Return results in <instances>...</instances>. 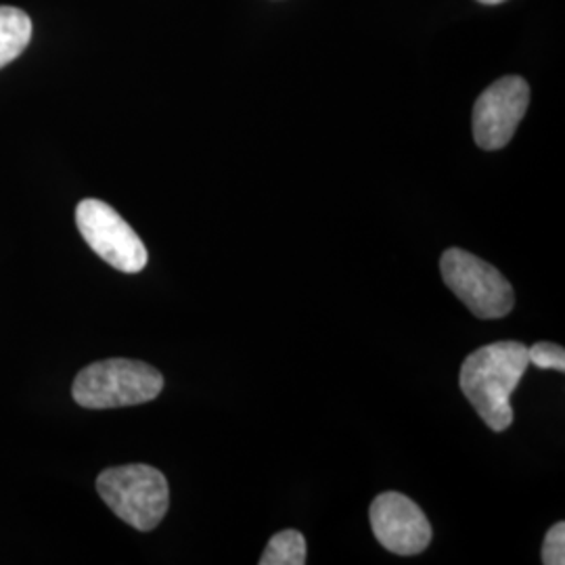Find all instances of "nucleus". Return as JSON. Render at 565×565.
<instances>
[{
    "instance_id": "nucleus-1",
    "label": "nucleus",
    "mask_w": 565,
    "mask_h": 565,
    "mask_svg": "<svg viewBox=\"0 0 565 565\" xmlns=\"http://www.w3.org/2000/svg\"><path fill=\"white\" fill-rule=\"evenodd\" d=\"M527 364V348L511 340L484 345L465 359L459 384L492 431H505L513 424L511 394Z\"/></svg>"
},
{
    "instance_id": "nucleus-2",
    "label": "nucleus",
    "mask_w": 565,
    "mask_h": 565,
    "mask_svg": "<svg viewBox=\"0 0 565 565\" xmlns=\"http://www.w3.org/2000/svg\"><path fill=\"white\" fill-rule=\"evenodd\" d=\"M163 390L162 373L141 361L109 359L84 366L74 380V401L84 408H120L151 403Z\"/></svg>"
},
{
    "instance_id": "nucleus-3",
    "label": "nucleus",
    "mask_w": 565,
    "mask_h": 565,
    "mask_svg": "<svg viewBox=\"0 0 565 565\" xmlns=\"http://www.w3.org/2000/svg\"><path fill=\"white\" fill-rule=\"evenodd\" d=\"M97 492L121 522L141 532L158 527L170 505L168 480L149 465H121L105 469Z\"/></svg>"
},
{
    "instance_id": "nucleus-4",
    "label": "nucleus",
    "mask_w": 565,
    "mask_h": 565,
    "mask_svg": "<svg viewBox=\"0 0 565 565\" xmlns=\"http://www.w3.org/2000/svg\"><path fill=\"white\" fill-rule=\"evenodd\" d=\"M440 270L448 289L469 308L478 319H503L513 306L515 296L499 268L480 260L478 256L452 247L446 249Z\"/></svg>"
},
{
    "instance_id": "nucleus-5",
    "label": "nucleus",
    "mask_w": 565,
    "mask_h": 565,
    "mask_svg": "<svg viewBox=\"0 0 565 565\" xmlns=\"http://www.w3.org/2000/svg\"><path fill=\"white\" fill-rule=\"evenodd\" d=\"M76 224L88 247L120 273L132 275L147 266V247L111 205L102 200H84L76 207Z\"/></svg>"
},
{
    "instance_id": "nucleus-6",
    "label": "nucleus",
    "mask_w": 565,
    "mask_h": 565,
    "mask_svg": "<svg viewBox=\"0 0 565 565\" xmlns=\"http://www.w3.org/2000/svg\"><path fill=\"white\" fill-rule=\"evenodd\" d=\"M530 86L520 76H505L490 84L473 105V139L486 149H503L513 139L527 111Z\"/></svg>"
},
{
    "instance_id": "nucleus-7",
    "label": "nucleus",
    "mask_w": 565,
    "mask_h": 565,
    "mask_svg": "<svg viewBox=\"0 0 565 565\" xmlns=\"http://www.w3.org/2000/svg\"><path fill=\"white\" fill-rule=\"evenodd\" d=\"M371 527L380 545L390 553L411 557L431 543V525L424 511L401 492L380 494L369 509Z\"/></svg>"
},
{
    "instance_id": "nucleus-8",
    "label": "nucleus",
    "mask_w": 565,
    "mask_h": 565,
    "mask_svg": "<svg viewBox=\"0 0 565 565\" xmlns=\"http://www.w3.org/2000/svg\"><path fill=\"white\" fill-rule=\"evenodd\" d=\"M32 39V20L15 7H0V67L18 60Z\"/></svg>"
},
{
    "instance_id": "nucleus-9",
    "label": "nucleus",
    "mask_w": 565,
    "mask_h": 565,
    "mask_svg": "<svg viewBox=\"0 0 565 565\" xmlns=\"http://www.w3.org/2000/svg\"><path fill=\"white\" fill-rule=\"evenodd\" d=\"M306 564V539L298 530H282L270 539L260 565H303Z\"/></svg>"
},
{
    "instance_id": "nucleus-10",
    "label": "nucleus",
    "mask_w": 565,
    "mask_h": 565,
    "mask_svg": "<svg viewBox=\"0 0 565 565\" xmlns=\"http://www.w3.org/2000/svg\"><path fill=\"white\" fill-rule=\"evenodd\" d=\"M527 361L541 369H553V371H565V350L557 343L539 342L527 348Z\"/></svg>"
},
{
    "instance_id": "nucleus-11",
    "label": "nucleus",
    "mask_w": 565,
    "mask_h": 565,
    "mask_svg": "<svg viewBox=\"0 0 565 565\" xmlns=\"http://www.w3.org/2000/svg\"><path fill=\"white\" fill-rule=\"evenodd\" d=\"M543 564H565V524L557 522L546 532L545 545H543Z\"/></svg>"
},
{
    "instance_id": "nucleus-12",
    "label": "nucleus",
    "mask_w": 565,
    "mask_h": 565,
    "mask_svg": "<svg viewBox=\"0 0 565 565\" xmlns=\"http://www.w3.org/2000/svg\"><path fill=\"white\" fill-rule=\"evenodd\" d=\"M478 2H482V4H501L505 0H478Z\"/></svg>"
}]
</instances>
